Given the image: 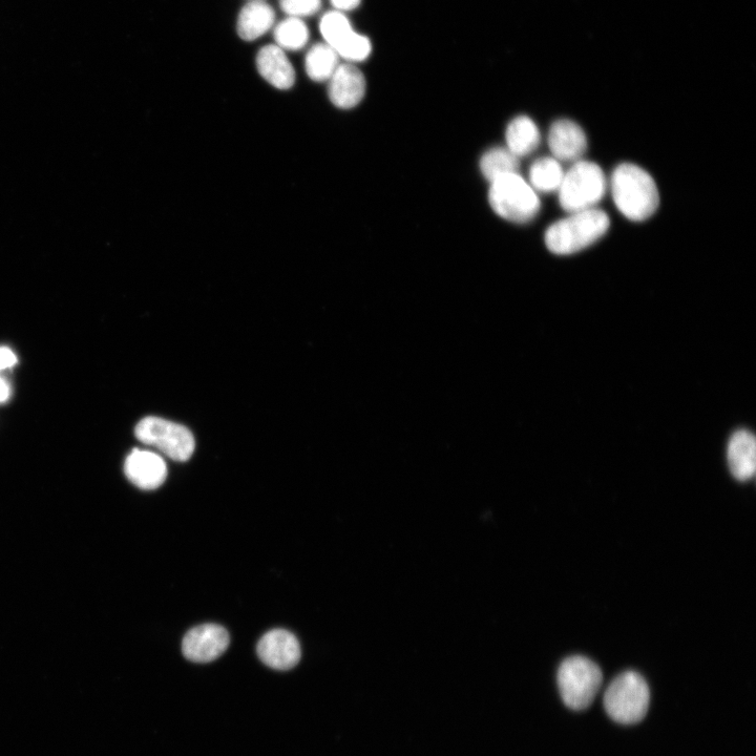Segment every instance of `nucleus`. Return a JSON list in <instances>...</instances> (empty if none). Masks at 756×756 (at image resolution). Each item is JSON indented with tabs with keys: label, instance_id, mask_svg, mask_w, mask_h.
I'll return each mask as SVG.
<instances>
[{
	"label": "nucleus",
	"instance_id": "nucleus-7",
	"mask_svg": "<svg viewBox=\"0 0 756 756\" xmlns=\"http://www.w3.org/2000/svg\"><path fill=\"white\" fill-rule=\"evenodd\" d=\"M135 434L142 444L158 449L176 461H186L195 451V438L184 426L160 417H145L137 425Z\"/></svg>",
	"mask_w": 756,
	"mask_h": 756
},
{
	"label": "nucleus",
	"instance_id": "nucleus-18",
	"mask_svg": "<svg viewBox=\"0 0 756 756\" xmlns=\"http://www.w3.org/2000/svg\"><path fill=\"white\" fill-rule=\"evenodd\" d=\"M479 167L482 176L491 183L502 176L518 173L519 158L507 147H493L481 156Z\"/></svg>",
	"mask_w": 756,
	"mask_h": 756
},
{
	"label": "nucleus",
	"instance_id": "nucleus-10",
	"mask_svg": "<svg viewBox=\"0 0 756 756\" xmlns=\"http://www.w3.org/2000/svg\"><path fill=\"white\" fill-rule=\"evenodd\" d=\"M258 656L272 669L289 670L301 660V646L296 637L284 629L267 633L259 642Z\"/></svg>",
	"mask_w": 756,
	"mask_h": 756
},
{
	"label": "nucleus",
	"instance_id": "nucleus-8",
	"mask_svg": "<svg viewBox=\"0 0 756 756\" xmlns=\"http://www.w3.org/2000/svg\"><path fill=\"white\" fill-rule=\"evenodd\" d=\"M227 630L217 624H204L186 634L182 643L184 657L195 663H209L220 658L229 646Z\"/></svg>",
	"mask_w": 756,
	"mask_h": 756
},
{
	"label": "nucleus",
	"instance_id": "nucleus-15",
	"mask_svg": "<svg viewBox=\"0 0 756 756\" xmlns=\"http://www.w3.org/2000/svg\"><path fill=\"white\" fill-rule=\"evenodd\" d=\"M276 13L261 0H252L240 12L238 33L246 41L256 40L275 24Z\"/></svg>",
	"mask_w": 756,
	"mask_h": 756
},
{
	"label": "nucleus",
	"instance_id": "nucleus-21",
	"mask_svg": "<svg viewBox=\"0 0 756 756\" xmlns=\"http://www.w3.org/2000/svg\"><path fill=\"white\" fill-rule=\"evenodd\" d=\"M275 38L281 49L299 51L307 45L309 31L302 19L289 17L277 26Z\"/></svg>",
	"mask_w": 756,
	"mask_h": 756
},
{
	"label": "nucleus",
	"instance_id": "nucleus-6",
	"mask_svg": "<svg viewBox=\"0 0 756 756\" xmlns=\"http://www.w3.org/2000/svg\"><path fill=\"white\" fill-rule=\"evenodd\" d=\"M606 179L601 167L593 162L577 161L564 173L559 188V202L567 213L595 208L606 192Z\"/></svg>",
	"mask_w": 756,
	"mask_h": 756
},
{
	"label": "nucleus",
	"instance_id": "nucleus-22",
	"mask_svg": "<svg viewBox=\"0 0 756 756\" xmlns=\"http://www.w3.org/2000/svg\"><path fill=\"white\" fill-rule=\"evenodd\" d=\"M371 51L372 47L369 38L354 32L345 44L336 51V54L346 59L349 63H353L366 60L370 56Z\"/></svg>",
	"mask_w": 756,
	"mask_h": 756
},
{
	"label": "nucleus",
	"instance_id": "nucleus-1",
	"mask_svg": "<svg viewBox=\"0 0 756 756\" xmlns=\"http://www.w3.org/2000/svg\"><path fill=\"white\" fill-rule=\"evenodd\" d=\"M612 193L620 213L632 221L647 220L657 212L660 204L655 180L635 164L623 163L616 168Z\"/></svg>",
	"mask_w": 756,
	"mask_h": 756
},
{
	"label": "nucleus",
	"instance_id": "nucleus-13",
	"mask_svg": "<svg viewBox=\"0 0 756 756\" xmlns=\"http://www.w3.org/2000/svg\"><path fill=\"white\" fill-rule=\"evenodd\" d=\"M257 68L261 76L279 90L291 89L296 81V72L291 62L278 46H266L260 50Z\"/></svg>",
	"mask_w": 756,
	"mask_h": 756
},
{
	"label": "nucleus",
	"instance_id": "nucleus-3",
	"mask_svg": "<svg viewBox=\"0 0 756 756\" xmlns=\"http://www.w3.org/2000/svg\"><path fill=\"white\" fill-rule=\"evenodd\" d=\"M489 203L497 216L516 224L529 223L540 212L535 189L518 173L491 182Z\"/></svg>",
	"mask_w": 756,
	"mask_h": 756
},
{
	"label": "nucleus",
	"instance_id": "nucleus-20",
	"mask_svg": "<svg viewBox=\"0 0 756 756\" xmlns=\"http://www.w3.org/2000/svg\"><path fill=\"white\" fill-rule=\"evenodd\" d=\"M326 44L335 52L354 34L349 19L340 11L326 13L320 24Z\"/></svg>",
	"mask_w": 756,
	"mask_h": 756
},
{
	"label": "nucleus",
	"instance_id": "nucleus-11",
	"mask_svg": "<svg viewBox=\"0 0 756 756\" xmlns=\"http://www.w3.org/2000/svg\"><path fill=\"white\" fill-rule=\"evenodd\" d=\"M124 472L134 485L142 490H155L167 477L164 459L158 454L135 449L125 460Z\"/></svg>",
	"mask_w": 756,
	"mask_h": 756
},
{
	"label": "nucleus",
	"instance_id": "nucleus-2",
	"mask_svg": "<svg viewBox=\"0 0 756 756\" xmlns=\"http://www.w3.org/2000/svg\"><path fill=\"white\" fill-rule=\"evenodd\" d=\"M609 225L611 220L601 209L572 213L546 230L545 245L555 255H573L600 240Z\"/></svg>",
	"mask_w": 756,
	"mask_h": 756
},
{
	"label": "nucleus",
	"instance_id": "nucleus-17",
	"mask_svg": "<svg viewBox=\"0 0 756 756\" xmlns=\"http://www.w3.org/2000/svg\"><path fill=\"white\" fill-rule=\"evenodd\" d=\"M564 177L563 168L555 158L544 157L533 163L530 168L529 183L535 192H558Z\"/></svg>",
	"mask_w": 756,
	"mask_h": 756
},
{
	"label": "nucleus",
	"instance_id": "nucleus-14",
	"mask_svg": "<svg viewBox=\"0 0 756 756\" xmlns=\"http://www.w3.org/2000/svg\"><path fill=\"white\" fill-rule=\"evenodd\" d=\"M728 465L732 475L741 480L751 479L756 470V443L748 431L735 433L728 446Z\"/></svg>",
	"mask_w": 756,
	"mask_h": 756
},
{
	"label": "nucleus",
	"instance_id": "nucleus-16",
	"mask_svg": "<svg viewBox=\"0 0 756 756\" xmlns=\"http://www.w3.org/2000/svg\"><path fill=\"white\" fill-rule=\"evenodd\" d=\"M540 140L538 126L530 117L518 116L509 123L506 131V147L517 158L534 153Z\"/></svg>",
	"mask_w": 756,
	"mask_h": 756
},
{
	"label": "nucleus",
	"instance_id": "nucleus-9",
	"mask_svg": "<svg viewBox=\"0 0 756 756\" xmlns=\"http://www.w3.org/2000/svg\"><path fill=\"white\" fill-rule=\"evenodd\" d=\"M328 82L329 99L334 107L341 110L356 108L366 95V78L353 63L340 65Z\"/></svg>",
	"mask_w": 756,
	"mask_h": 756
},
{
	"label": "nucleus",
	"instance_id": "nucleus-12",
	"mask_svg": "<svg viewBox=\"0 0 756 756\" xmlns=\"http://www.w3.org/2000/svg\"><path fill=\"white\" fill-rule=\"evenodd\" d=\"M553 158L559 162H577L587 150V139L581 126L574 121H556L549 133Z\"/></svg>",
	"mask_w": 756,
	"mask_h": 756
},
{
	"label": "nucleus",
	"instance_id": "nucleus-19",
	"mask_svg": "<svg viewBox=\"0 0 756 756\" xmlns=\"http://www.w3.org/2000/svg\"><path fill=\"white\" fill-rule=\"evenodd\" d=\"M339 55L327 44L313 46L306 56L305 67L310 79L328 81L340 66Z\"/></svg>",
	"mask_w": 756,
	"mask_h": 756
},
{
	"label": "nucleus",
	"instance_id": "nucleus-23",
	"mask_svg": "<svg viewBox=\"0 0 756 756\" xmlns=\"http://www.w3.org/2000/svg\"><path fill=\"white\" fill-rule=\"evenodd\" d=\"M282 10L290 17H304L317 13L322 6V0H281Z\"/></svg>",
	"mask_w": 756,
	"mask_h": 756
},
{
	"label": "nucleus",
	"instance_id": "nucleus-26",
	"mask_svg": "<svg viewBox=\"0 0 756 756\" xmlns=\"http://www.w3.org/2000/svg\"><path fill=\"white\" fill-rule=\"evenodd\" d=\"M11 391L9 384L0 377V403H5L10 397Z\"/></svg>",
	"mask_w": 756,
	"mask_h": 756
},
{
	"label": "nucleus",
	"instance_id": "nucleus-24",
	"mask_svg": "<svg viewBox=\"0 0 756 756\" xmlns=\"http://www.w3.org/2000/svg\"><path fill=\"white\" fill-rule=\"evenodd\" d=\"M17 364V357L14 352L7 347H0V370L12 368Z\"/></svg>",
	"mask_w": 756,
	"mask_h": 756
},
{
	"label": "nucleus",
	"instance_id": "nucleus-25",
	"mask_svg": "<svg viewBox=\"0 0 756 756\" xmlns=\"http://www.w3.org/2000/svg\"><path fill=\"white\" fill-rule=\"evenodd\" d=\"M362 0H331L335 9L341 11L354 10L361 5Z\"/></svg>",
	"mask_w": 756,
	"mask_h": 756
},
{
	"label": "nucleus",
	"instance_id": "nucleus-5",
	"mask_svg": "<svg viewBox=\"0 0 756 756\" xmlns=\"http://www.w3.org/2000/svg\"><path fill=\"white\" fill-rule=\"evenodd\" d=\"M602 682L600 667L582 656L565 659L558 670V686L562 701L576 711L592 705Z\"/></svg>",
	"mask_w": 756,
	"mask_h": 756
},
{
	"label": "nucleus",
	"instance_id": "nucleus-4",
	"mask_svg": "<svg viewBox=\"0 0 756 756\" xmlns=\"http://www.w3.org/2000/svg\"><path fill=\"white\" fill-rule=\"evenodd\" d=\"M649 687L636 671H625L606 689L604 708L609 717L623 725L640 723L647 714Z\"/></svg>",
	"mask_w": 756,
	"mask_h": 756
}]
</instances>
